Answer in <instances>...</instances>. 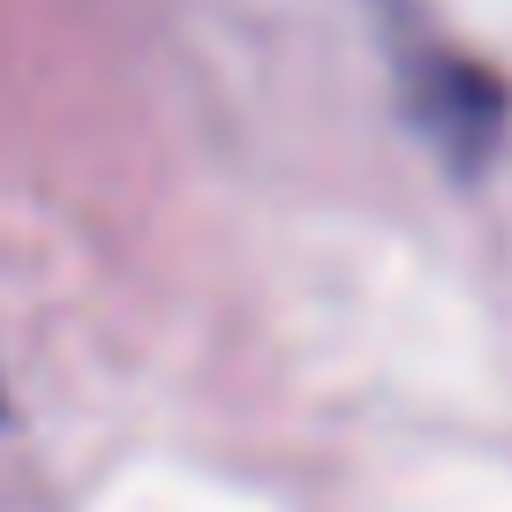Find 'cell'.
Returning <instances> with one entry per match:
<instances>
[{"mask_svg":"<svg viewBox=\"0 0 512 512\" xmlns=\"http://www.w3.org/2000/svg\"><path fill=\"white\" fill-rule=\"evenodd\" d=\"M422 83H430V128H437V144H445V151H482L497 136V98L482 91L475 68L437 61Z\"/></svg>","mask_w":512,"mask_h":512,"instance_id":"1","label":"cell"}]
</instances>
